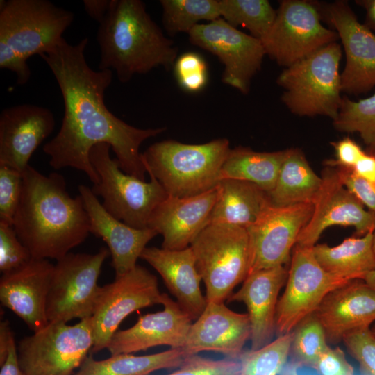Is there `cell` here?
<instances>
[{"label": "cell", "mask_w": 375, "mask_h": 375, "mask_svg": "<svg viewBox=\"0 0 375 375\" xmlns=\"http://www.w3.org/2000/svg\"><path fill=\"white\" fill-rule=\"evenodd\" d=\"M88 43V38L74 45L63 38L40 55L56 78L65 106L60 131L43 146V151L53 169L82 171L94 185L99 176L90 162V151L99 143H107L123 172L145 181L147 170L140 147L165 128H136L107 108L104 94L112 82V71H97L89 66L85 57Z\"/></svg>", "instance_id": "6da1fadb"}, {"label": "cell", "mask_w": 375, "mask_h": 375, "mask_svg": "<svg viewBox=\"0 0 375 375\" xmlns=\"http://www.w3.org/2000/svg\"><path fill=\"white\" fill-rule=\"evenodd\" d=\"M22 179L12 226L33 258L58 260L90 233L83 200L80 194H69L65 178L58 173L46 176L28 165Z\"/></svg>", "instance_id": "7a4b0ae2"}, {"label": "cell", "mask_w": 375, "mask_h": 375, "mask_svg": "<svg viewBox=\"0 0 375 375\" xmlns=\"http://www.w3.org/2000/svg\"><path fill=\"white\" fill-rule=\"evenodd\" d=\"M97 40L99 69H114L122 83L158 66L168 69L177 58L174 42L165 36L140 0H111L99 24Z\"/></svg>", "instance_id": "3957f363"}, {"label": "cell", "mask_w": 375, "mask_h": 375, "mask_svg": "<svg viewBox=\"0 0 375 375\" xmlns=\"http://www.w3.org/2000/svg\"><path fill=\"white\" fill-rule=\"evenodd\" d=\"M231 149L226 138L199 144L168 140L151 144L142 158L148 174L169 196L186 198L216 188Z\"/></svg>", "instance_id": "277c9868"}, {"label": "cell", "mask_w": 375, "mask_h": 375, "mask_svg": "<svg viewBox=\"0 0 375 375\" xmlns=\"http://www.w3.org/2000/svg\"><path fill=\"white\" fill-rule=\"evenodd\" d=\"M341 58V45L332 42L279 74L276 83L283 89L281 100L292 113L336 118L342 100Z\"/></svg>", "instance_id": "5b68a950"}, {"label": "cell", "mask_w": 375, "mask_h": 375, "mask_svg": "<svg viewBox=\"0 0 375 375\" xmlns=\"http://www.w3.org/2000/svg\"><path fill=\"white\" fill-rule=\"evenodd\" d=\"M190 247L205 284L207 302H224L249 274L250 247L247 228L210 223Z\"/></svg>", "instance_id": "8992f818"}, {"label": "cell", "mask_w": 375, "mask_h": 375, "mask_svg": "<svg viewBox=\"0 0 375 375\" xmlns=\"http://www.w3.org/2000/svg\"><path fill=\"white\" fill-rule=\"evenodd\" d=\"M110 146L99 143L90 151V160L99 182L91 188L103 199L102 206L113 217L135 228H147L156 208L168 194L151 175L146 182L123 172L117 158L110 155Z\"/></svg>", "instance_id": "52a82bcc"}, {"label": "cell", "mask_w": 375, "mask_h": 375, "mask_svg": "<svg viewBox=\"0 0 375 375\" xmlns=\"http://www.w3.org/2000/svg\"><path fill=\"white\" fill-rule=\"evenodd\" d=\"M93 344L90 317L73 325L49 322L19 341L17 362L26 375H74Z\"/></svg>", "instance_id": "ba28073f"}, {"label": "cell", "mask_w": 375, "mask_h": 375, "mask_svg": "<svg viewBox=\"0 0 375 375\" xmlns=\"http://www.w3.org/2000/svg\"><path fill=\"white\" fill-rule=\"evenodd\" d=\"M74 18L72 12L47 0H3L0 42L27 61L54 48Z\"/></svg>", "instance_id": "9c48e42d"}, {"label": "cell", "mask_w": 375, "mask_h": 375, "mask_svg": "<svg viewBox=\"0 0 375 375\" xmlns=\"http://www.w3.org/2000/svg\"><path fill=\"white\" fill-rule=\"evenodd\" d=\"M109 254L108 249L101 247L95 253L69 252L56 260L47 299L49 323L91 317L100 289L99 276Z\"/></svg>", "instance_id": "30bf717a"}, {"label": "cell", "mask_w": 375, "mask_h": 375, "mask_svg": "<svg viewBox=\"0 0 375 375\" xmlns=\"http://www.w3.org/2000/svg\"><path fill=\"white\" fill-rule=\"evenodd\" d=\"M338 40V33L322 24L319 1L282 0L260 40L266 55L288 67Z\"/></svg>", "instance_id": "8fae6325"}, {"label": "cell", "mask_w": 375, "mask_h": 375, "mask_svg": "<svg viewBox=\"0 0 375 375\" xmlns=\"http://www.w3.org/2000/svg\"><path fill=\"white\" fill-rule=\"evenodd\" d=\"M158 279L145 267L137 266L115 280L100 286L94 310L90 317L94 344L90 353L107 348L123 320L140 309L162 304Z\"/></svg>", "instance_id": "7c38bea8"}, {"label": "cell", "mask_w": 375, "mask_h": 375, "mask_svg": "<svg viewBox=\"0 0 375 375\" xmlns=\"http://www.w3.org/2000/svg\"><path fill=\"white\" fill-rule=\"evenodd\" d=\"M349 281L326 272L315 258L312 247L296 244L285 290L277 304V336L292 332L301 321L317 310L330 292Z\"/></svg>", "instance_id": "4fadbf2b"}, {"label": "cell", "mask_w": 375, "mask_h": 375, "mask_svg": "<svg viewBox=\"0 0 375 375\" xmlns=\"http://www.w3.org/2000/svg\"><path fill=\"white\" fill-rule=\"evenodd\" d=\"M192 44L215 55L224 65L222 82L242 94L260 69L266 55L260 40L231 26L222 18L196 25L189 33Z\"/></svg>", "instance_id": "5bb4252c"}, {"label": "cell", "mask_w": 375, "mask_h": 375, "mask_svg": "<svg viewBox=\"0 0 375 375\" xmlns=\"http://www.w3.org/2000/svg\"><path fill=\"white\" fill-rule=\"evenodd\" d=\"M322 21L338 33L346 63L341 73L342 91L364 94L375 88V34L361 24L347 1L319 2Z\"/></svg>", "instance_id": "9a60e30c"}, {"label": "cell", "mask_w": 375, "mask_h": 375, "mask_svg": "<svg viewBox=\"0 0 375 375\" xmlns=\"http://www.w3.org/2000/svg\"><path fill=\"white\" fill-rule=\"evenodd\" d=\"M312 203L269 206L247 228L250 247L249 274L284 265L301 231L311 218Z\"/></svg>", "instance_id": "2e32d148"}, {"label": "cell", "mask_w": 375, "mask_h": 375, "mask_svg": "<svg viewBox=\"0 0 375 375\" xmlns=\"http://www.w3.org/2000/svg\"><path fill=\"white\" fill-rule=\"evenodd\" d=\"M322 178V187L313 201L312 215L301 231L296 244L313 247L324 231L332 226H352L358 235L372 231L375 212L366 210L343 185L336 167L326 166Z\"/></svg>", "instance_id": "e0dca14e"}, {"label": "cell", "mask_w": 375, "mask_h": 375, "mask_svg": "<svg viewBox=\"0 0 375 375\" xmlns=\"http://www.w3.org/2000/svg\"><path fill=\"white\" fill-rule=\"evenodd\" d=\"M55 124L47 108L24 103L4 108L0 115V165L22 174Z\"/></svg>", "instance_id": "ac0fdd59"}, {"label": "cell", "mask_w": 375, "mask_h": 375, "mask_svg": "<svg viewBox=\"0 0 375 375\" xmlns=\"http://www.w3.org/2000/svg\"><path fill=\"white\" fill-rule=\"evenodd\" d=\"M251 334L247 313L236 312L224 302H207L192 322L182 349L188 356L213 351L238 360Z\"/></svg>", "instance_id": "d6986e66"}, {"label": "cell", "mask_w": 375, "mask_h": 375, "mask_svg": "<svg viewBox=\"0 0 375 375\" xmlns=\"http://www.w3.org/2000/svg\"><path fill=\"white\" fill-rule=\"evenodd\" d=\"M162 305V310L141 315L133 326L118 330L106 348L110 355L133 353L157 346L182 348L193 320L166 293Z\"/></svg>", "instance_id": "ffe728a7"}, {"label": "cell", "mask_w": 375, "mask_h": 375, "mask_svg": "<svg viewBox=\"0 0 375 375\" xmlns=\"http://www.w3.org/2000/svg\"><path fill=\"white\" fill-rule=\"evenodd\" d=\"M53 267L48 259L33 258L0 278L2 306L21 318L33 333L49 324L46 306Z\"/></svg>", "instance_id": "44dd1931"}, {"label": "cell", "mask_w": 375, "mask_h": 375, "mask_svg": "<svg viewBox=\"0 0 375 375\" xmlns=\"http://www.w3.org/2000/svg\"><path fill=\"white\" fill-rule=\"evenodd\" d=\"M315 314L328 344H336L346 335L369 328L375 322V290L363 280L350 281L330 292Z\"/></svg>", "instance_id": "7402d4cb"}, {"label": "cell", "mask_w": 375, "mask_h": 375, "mask_svg": "<svg viewBox=\"0 0 375 375\" xmlns=\"http://www.w3.org/2000/svg\"><path fill=\"white\" fill-rule=\"evenodd\" d=\"M78 190L89 217L90 233L106 243L115 276L134 269L147 244L158 233L149 228H135L117 219L103 208L88 186L81 185Z\"/></svg>", "instance_id": "603a6c76"}, {"label": "cell", "mask_w": 375, "mask_h": 375, "mask_svg": "<svg viewBox=\"0 0 375 375\" xmlns=\"http://www.w3.org/2000/svg\"><path fill=\"white\" fill-rule=\"evenodd\" d=\"M216 199V188L186 198L168 195L153 210L148 228L162 236V248L169 250L188 248L209 224Z\"/></svg>", "instance_id": "cb8c5ba5"}, {"label": "cell", "mask_w": 375, "mask_h": 375, "mask_svg": "<svg viewBox=\"0 0 375 375\" xmlns=\"http://www.w3.org/2000/svg\"><path fill=\"white\" fill-rule=\"evenodd\" d=\"M288 276V270L284 265L253 272L227 299L228 302H242L247 307L251 323V349H258L272 342L276 331L278 297Z\"/></svg>", "instance_id": "d4e9b609"}, {"label": "cell", "mask_w": 375, "mask_h": 375, "mask_svg": "<svg viewBox=\"0 0 375 375\" xmlns=\"http://www.w3.org/2000/svg\"><path fill=\"white\" fill-rule=\"evenodd\" d=\"M140 258L160 275L180 307L192 320H196L203 311L207 301L201 290L202 279L190 247L181 250L146 247Z\"/></svg>", "instance_id": "484cf974"}, {"label": "cell", "mask_w": 375, "mask_h": 375, "mask_svg": "<svg viewBox=\"0 0 375 375\" xmlns=\"http://www.w3.org/2000/svg\"><path fill=\"white\" fill-rule=\"evenodd\" d=\"M216 189L217 199L209 224L222 223L247 228L271 206L267 192L249 181L221 179Z\"/></svg>", "instance_id": "4316f807"}, {"label": "cell", "mask_w": 375, "mask_h": 375, "mask_svg": "<svg viewBox=\"0 0 375 375\" xmlns=\"http://www.w3.org/2000/svg\"><path fill=\"white\" fill-rule=\"evenodd\" d=\"M322 185V176L315 174L303 151L291 148L285 149L275 185L267 194L274 206L313 203Z\"/></svg>", "instance_id": "83f0119b"}, {"label": "cell", "mask_w": 375, "mask_h": 375, "mask_svg": "<svg viewBox=\"0 0 375 375\" xmlns=\"http://www.w3.org/2000/svg\"><path fill=\"white\" fill-rule=\"evenodd\" d=\"M373 231L360 238H349L330 247L315 244L312 251L321 267L328 274L348 281L360 279L375 269Z\"/></svg>", "instance_id": "f1b7e54d"}, {"label": "cell", "mask_w": 375, "mask_h": 375, "mask_svg": "<svg viewBox=\"0 0 375 375\" xmlns=\"http://www.w3.org/2000/svg\"><path fill=\"white\" fill-rule=\"evenodd\" d=\"M186 356L182 348L144 356L119 353L100 360L89 355L74 375H149L159 369L178 367Z\"/></svg>", "instance_id": "f546056e"}, {"label": "cell", "mask_w": 375, "mask_h": 375, "mask_svg": "<svg viewBox=\"0 0 375 375\" xmlns=\"http://www.w3.org/2000/svg\"><path fill=\"white\" fill-rule=\"evenodd\" d=\"M285 149L260 152L249 147L231 149L220 171V180L238 179L252 183L267 192L274 187Z\"/></svg>", "instance_id": "4dcf8cb0"}, {"label": "cell", "mask_w": 375, "mask_h": 375, "mask_svg": "<svg viewBox=\"0 0 375 375\" xmlns=\"http://www.w3.org/2000/svg\"><path fill=\"white\" fill-rule=\"evenodd\" d=\"M220 17L231 26H241L261 40L276 15L267 0H219Z\"/></svg>", "instance_id": "1f68e13d"}, {"label": "cell", "mask_w": 375, "mask_h": 375, "mask_svg": "<svg viewBox=\"0 0 375 375\" xmlns=\"http://www.w3.org/2000/svg\"><path fill=\"white\" fill-rule=\"evenodd\" d=\"M162 23L169 35L189 33L201 20L220 18L219 0H160Z\"/></svg>", "instance_id": "d6a6232c"}, {"label": "cell", "mask_w": 375, "mask_h": 375, "mask_svg": "<svg viewBox=\"0 0 375 375\" xmlns=\"http://www.w3.org/2000/svg\"><path fill=\"white\" fill-rule=\"evenodd\" d=\"M325 331L315 312L292 331L289 357L299 368L314 369L319 357L329 348Z\"/></svg>", "instance_id": "836d02e7"}, {"label": "cell", "mask_w": 375, "mask_h": 375, "mask_svg": "<svg viewBox=\"0 0 375 375\" xmlns=\"http://www.w3.org/2000/svg\"><path fill=\"white\" fill-rule=\"evenodd\" d=\"M333 122L338 131L358 133L369 153L375 154V94L357 101L343 97Z\"/></svg>", "instance_id": "e575fe53"}, {"label": "cell", "mask_w": 375, "mask_h": 375, "mask_svg": "<svg viewBox=\"0 0 375 375\" xmlns=\"http://www.w3.org/2000/svg\"><path fill=\"white\" fill-rule=\"evenodd\" d=\"M292 332L279 335L258 349L244 350L238 360L241 375H278L288 362Z\"/></svg>", "instance_id": "d590c367"}, {"label": "cell", "mask_w": 375, "mask_h": 375, "mask_svg": "<svg viewBox=\"0 0 375 375\" xmlns=\"http://www.w3.org/2000/svg\"><path fill=\"white\" fill-rule=\"evenodd\" d=\"M32 258L13 226L0 222V272L2 274L24 266Z\"/></svg>", "instance_id": "8d00e7d4"}, {"label": "cell", "mask_w": 375, "mask_h": 375, "mask_svg": "<svg viewBox=\"0 0 375 375\" xmlns=\"http://www.w3.org/2000/svg\"><path fill=\"white\" fill-rule=\"evenodd\" d=\"M178 83L190 92L201 90L208 80L207 66L203 58L194 52H186L178 58L174 65Z\"/></svg>", "instance_id": "74e56055"}, {"label": "cell", "mask_w": 375, "mask_h": 375, "mask_svg": "<svg viewBox=\"0 0 375 375\" xmlns=\"http://www.w3.org/2000/svg\"><path fill=\"white\" fill-rule=\"evenodd\" d=\"M178 368L166 375H241L238 360L228 358L213 360L198 354L186 356Z\"/></svg>", "instance_id": "f35d334b"}, {"label": "cell", "mask_w": 375, "mask_h": 375, "mask_svg": "<svg viewBox=\"0 0 375 375\" xmlns=\"http://www.w3.org/2000/svg\"><path fill=\"white\" fill-rule=\"evenodd\" d=\"M22 174L0 165V222L12 225L22 191Z\"/></svg>", "instance_id": "ab89813d"}, {"label": "cell", "mask_w": 375, "mask_h": 375, "mask_svg": "<svg viewBox=\"0 0 375 375\" xmlns=\"http://www.w3.org/2000/svg\"><path fill=\"white\" fill-rule=\"evenodd\" d=\"M342 341L358 362L360 375H375V335L371 328L346 335Z\"/></svg>", "instance_id": "60d3db41"}, {"label": "cell", "mask_w": 375, "mask_h": 375, "mask_svg": "<svg viewBox=\"0 0 375 375\" xmlns=\"http://www.w3.org/2000/svg\"><path fill=\"white\" fill-rule=\"evenodd\" d=\"M343 185L351 192L368 210L375 212V183L357 176L351 169L336 167Z\"/></svg>", "instance_id": "b9f144b4"}, {"label": "cell", "mask_w": 375, "mask_h": 375, "mask_svg": "<svg viewBox=\"0 0 375 375\" xmlns=\"http://www.w3.org/2000/svg\"><path fill=\"white\" fill-rule=\"evenodd\" d=\"M314 369L320 375H354L353 366L338 347H329L319 357Z\"/></svg>", "instance_id": "7bdbcfd3"}, {"label": "cell", "mask_w": 375, "mask_h": 375, "mask_svg": "<svg viewBox=\"0 0 375 375\" xmlns=\"http://www.w3.org/2000/svg\"><path fill=\"white\" fill-rule=\"evenodd\" d=\"M331 144L335 151V159L327 160L326 166L352 169L366 153L356 142L349 137Z\"/></svg>", "instance_id": "ee69618b"}, {"label": "cell", "mask_w": 375, "mask_h": 375, "mask_svg": "<svg viewBox=\"0 0 375 375\" xmlns=\"http://www.w3.org/2000/svg\"><path fill=\"white\" fill-rule=\"evenodd\" d=\"M0 68L7 69L15 72L17 83L19 85L26 83L31 76L27 61L22 59L12 49L0 42Z\"/></svg>", "instance_id": "f6af8a7d"}, {"label": "cell", "mask_w": 375, "mask_h": 375, "mask_svg": "<svg viewBox=\"0 0 375 375\" xmlns=\"http://www.w3.org/2000/svg\"><path fill=\"white\" fill-rule=\"evenodd\" d=\"M351 169L360 178L375 183V154L366 152Z\"/></svg>", "instance_id": "bcb514c9"}, {"label": "cell", "mask_w": 375, "mask_h": 375, "mask_svg": "<svg viewBox=\"0 0 375 375\" xmlns=\"http://www.w3.org/2000/svg\"><path fill=\"white\" fill-rule=\"evenodd\" d=\"M15 343L14 334L7 320L0 323V365L8 356L12 346Z\"/></svg>", "instance_id": "7dc6e473"}, {"label": "cell", "mask_w": 375, "mask_h": 375, "mask_svg": "<svg viewBox=\"0 0 375 375\" xmlns=\"http://www.w3.org/2000/svg\"><path fill=\"white\" fill-rule=\"evenodd\" d=\"M111 0H84L83 5L87 14L99 24L106 17Z\"/></svg>", "instance_id": "c3c4849f"}, {"label": "cell", "mask_w": 375, "mask_h": 375, "mask_svg": "<svg viewBox=\"0 0 375 375\" xmlns=\"http://www.w3.org/2000/svg\"><path fill=\"white\" fill-rule=\"evenodd\" d=\"M0 375H26L19 366L15 343L12 346L6 361L0 365Z\"/></svg>", "instance_id": "681fc988"}, {"label": "cell", "mask_w": 375, "mask_h": 375, "mask_svg": "<svg viewBox=\"0 0 375 375\" xmlns=\"http://www.w3.org/2000/svg\"><path fill=\"white\" fill-rule=\"evenodd\" d=\"M355 2L365 12L363 24L375 34V0H356Z\"/></svg>", "instance_id": "f907efd6"}, {"label": "cell", "mask_w": 375, "mask_h": 375, "mask_svg": "<svg viewBox=\"0 0 375 375\" xmlns=\"http://www.w3.org/2000/svg\"><path fill=\"white\" fill-rule=\"evenodd\" d=\"M299 367L291 362H288L279 375H299Z\"/></svg>", "instance_id": "816d5d0a"}, {"label": "cell", "mask_w": 375, "mask_h": 375, "mask_svg": "<svg viewBox=\"0 0 375 375\" xmlns=\"http://www.w3.org/2000/svg\"><path fill=\"white\" fill-rule=\"evenodd\" d=\"M365 281L372 288L375 290V269L369 272L364 278Z\"/></svg>", "instance_id": "f5cc1de1"}, {"label": "cell", "mask_w": 375, "mask_h": 375, "mask_svg": "<svg viewBox=\"0 0 375 375\" xmlns=\"http://www.w3.org/2000/svg\"><path fill=\"white\" fill-rule=\"evenodd\" d=\"M373 237H372V247H373V250H374V254H375V225H374V228L373 229Z\"/></svg>", "instance_id": "db71d44e"}, {"label": "cell", "mask_w": 375, "mask_h": 375, "mask_svg": "<svg viewBox=\"0 0 375 375\" xmlns=\"http://www.w3.org/2000/svg\"><path fill=\"white\" fill-rule=\"evenodd\" d=\"M371 330L373 333V334L375 335V324L371 327Z\"/></svg>", "instance_id": "11a10c76"}]
</instances>
